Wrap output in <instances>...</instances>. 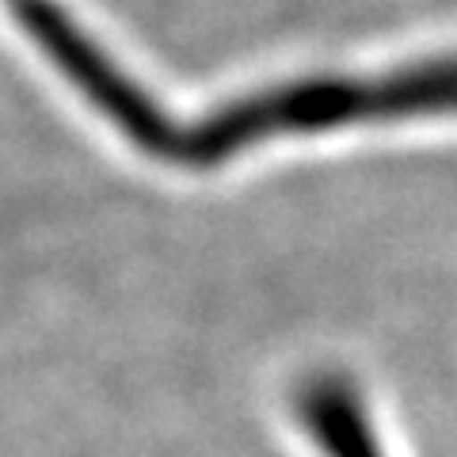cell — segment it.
Here are the masks:
<instances>
[{
	"mask_svg": "<svg viewBox=\"0 0 457 457\" xmlns=\"http://www.w3.org/2000/svg\"><path fill=\"white\" fill-rule=\"evenodd\" d=\"M309 411H312V427H317L320 442L332 453L339 457H381L378 453V442L374 435L362 427V416H359V404L351 400V393L343 385L328 381L320 389L309 393Z\"/></svg>",
	"mask_w": 457,
	"mask_h": 457,
	"instance_id": "6da1fadb",
	"label": "cell"
}]
</instances>
